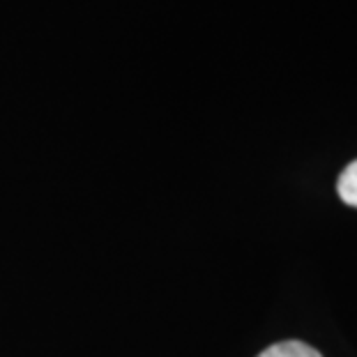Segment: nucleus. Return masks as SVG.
<instances>
[{"mask_svg":"<svg viewBox=\"0 0 357 357\" xmlns=\"http://www.w3.org/2000/svg\"><path fill=\"white\" fill-rule=\"evenodd\" d=\"M256 357H323L316 348H311L305 341L291 339V341H279V344L265 348L261 355Z\"/></svg>","mask_w":357,"mask_h":357,"instance_id":"nucleus-1","label":"nucleus"},{"mask_svg":"<svg viewBox=\"0 0 357 357\" xmlns=\"http://www.w3.org/2000/svg\"><path fill=\"white\" fill-rule=\"evenodd\" d=\"M337 192L346 205L357 208V159L341 171L339 182H337Z\"/></svg>","mask_w":357,"mask_h":357,"instance_id":"nucleus-2","label":"nucleus"}]
</instances>
